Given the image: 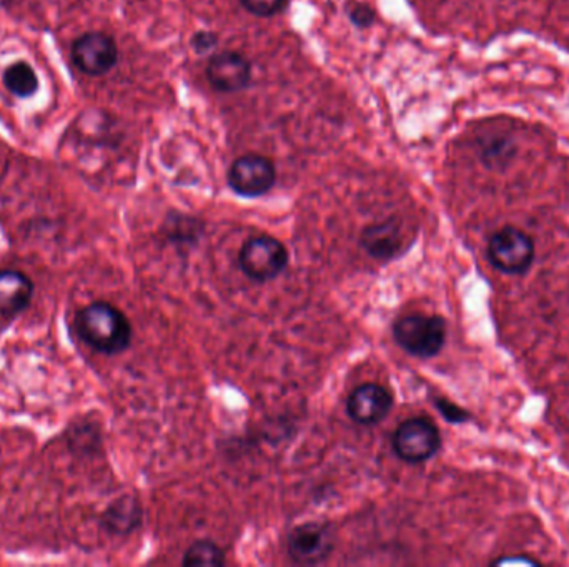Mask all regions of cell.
Segmentation results:
<instances>
[{
  "mask_svg": "<svg viewBox=\"0 0 569 567\" xmlns=\"http://www.w3.org/2000/svg\"><path fill=\"white\" fill-rule=\"evenodd\" d=\"M34 297V284L17 270L0 272V316H15L24 312Z\"/></svg>",
  "mask_w": 569,
  "mask_h": 567,
  "instance_id": "11",
  "label": "cell"
},
{
  "mask_svg": "<svg viewBox=\"0 0 569 567\" xmlns=\"http://www.w3.org/2000/svg\"><path fill=\"white\" fill-rule=\"evenodd\" d=\"M289 265V252L274 237L258 236L250 239L240 252V268L255 281L275 280Z\"/></svg>",
  "mask_w": 569,
  "mask_h": 567,
  "instance_id": "4",
  "label": "cell"
},
{
  "mask_svg": "<svg viewBox=\"0 0 569 567\" xmlns=\"http://www.w3.org/2000/svg\"><path fill=\"white\" fill-rule=\"evenodd\" d=\"M142 508L141 503L132 496H122L113 502L102 515V526L107 531L125 536L141 526Z\"/></svg>",
  "mask_w": 569,
  "mask_h": 567,
  "instance_id": "13",
  "label": "cell"
},
{
  "mask_svg": "<svg viewBox=\"0 0 569 567\" xmlns=\"http://www.w3.org/2000/svg\"><path fill=\"white\" fill-rule=\"evenodd\" d=\"M183 566H223L226 554L211 541H197L186 550Z\"/></svg>",
  "mask_w": 569,
  "mask_h": 567,
  "instance_id": "15",
  "label": "cell"
},
{
  "mask_svg": "<svg viewBox=\"0 0 569 567\" xmlns=\"http://www.w3.org/2000/svg\"><path fill=\"white\" fill-rule=\"evenodd\" d=\"M72 59L82 74L100 77L116 67L119 50L112 37L104 32H87L75 40Z\"/></svg>",
  "mask_w": 569,
  "mask_h": 567,
  "instance_id": "7",
  "label": "cell"
},
{
  "mask_svg": "<svg viewBox=\"0 0 569 567\" xmlns=\"http://www.w3.org/2000/svg\"><path fill=\"white\" fill-rule=\"evenodd\" d=\"M275 165L262 155H243L230 167L229 183L233 192L249 198L265 195L275 185Z\"/></svg>",
  "mask_w": 569,
  "mask_h": 567,
  "instance_id": "8",
  "label": "cell"
},
{
  "mask_svg": "<svg viewBox=\"0 0 569 567\" xmlns=\"http://www.w3.org/2000/svg\"><path fill=\"white\" fill-rule=\"evenodd\" d=\"M373 12L370 11L368 8H363V5H359V8L353 9L352 12V21L355 22L360 27H366V25L372 24L373 22Z\"/></svg>",
  "mask_w": 569,
  "mask_h": 567,
  "instance_id": "19",
  "label": "cell"
},
{
  "mask_svg": "<svg viewBox=\"0 0 569 567\" xmlns=\"http://www.w3.org/2000/svg\"><path fill=\"white\" fill-rule=\"evenodd\" d=\"M335 531L325 522H305L290 532L287 551L293 563L315 566L325 563L334 553Z\"/></svg>",
  "mask_w": 569,
  "mask_h": 567,
  "instance_id": "6",
  "label": "cell"
},
{
  "mask_svg": "<svg viewBox=\"0 0 569 567\" xmlns=\"http://www.w3.org/2000/svg\"><path fill=\"white\" fill-rule=\"evenodd\" d=\"M441 436L426 418H411L395 431L394 449L398 458L411 465L428 461L438 453Z\"/></svg>",
  "mask_w": 569,
  "mask_h": 567,
  "instance_id": "5",
  "label": "cell"
},
{
  "mask_svg": "<svg viewBox=\"0 0 569 567\" xmlns=\"http://www.w3.org/2000/svg\"><path fill=\"white\" fill-rule=\"evenodd\" d=\"M508 563H524V564H531V566H536V560L533 559H526V557H523V559H498L495 560V564H508Z\"/></svg>",
  "mask_w": 569,
  "mask_h": 567,
  "instance_id": "20",
  "label": "cell"
},
{
  "mask_svg": "<svg viewBox=\"0 0 569 567\" xmlns=\"http://www.w3.org/2000/svg\"><path fill=\"white\" fill-rule=\"evenodd\" d=\"M243 8L258 17H270L283 9L284 0H242Z\"/></svg>",
  "mask_w": 569,
  "mask_h": 567,
  "instance_id": "16",
  "label": "cell"
},
{
  "mask_svg": "<svg viewBox=\"0 0 569 567\" xmlns=\"http://www.w3.org/2000/svg\"><path fill=\"white\" fill-rule=\"evenodd\" d=\"M192 44H194L198 52H207V50H210L211 47L217 44V37H215L211 32H202V34H197V36L194 37Z\"/></svg>",
  "mask_w": 569,
  "mask_h": 567,
  "instance_id": "18",
  "label": "cell"
},
{
  "mask_svg": "<svg viewBox=\"0 0 569 567\" xmlns=\"http://www.w3.org/2000/svg\"><path fill=\"white\" fill-rule=\"evenodd\" d=\"M394 398L384 386L366 383L359 386L347 401V411L355 423L373 426L390 414Z\"/></svg>",
  "mask_w": 569,
  "mask_h": 567,
  "instance_id": "9",
  "label": "cell"
},
{
  "mask_svg": "<svg viewBox=\"0 0 569 567\" xmlns=\"http://www.w3.org/2000/svg\"><path fill=\"white\" fill-rule=\"evenodd\" d=\"M488 260L496 270L503 272V274H524L533 265V240L518 228H501L489 239Z\"/></svg>",
  "mask_w": 569,
  "mask_h": 567,
  "instance_id": "3",
  "label": "cell"
},
{
  "mask_svg": "<svg viewBox=\"0 0 569 567\" xmlns=\"http://www.w3.org/2000/svg\"><path fill=\"white\" fill-rule=\"evenodd\" d=\"M435 403L436 408L441 411L443 417L447 418L450 423H463V420L468 418V414L464 413L463 410L455 407V405L448 403L445 399H436Z\"/></svg>",
  "mask_w": 569,
  "mask_h": 567,
  "instance_id": "17",
  "label": "cell"
},
{
  "mask_svg": "<svg viewBox=\"0 0 569 567\" xmlns=\"http://www.w3.org/2000/svg\"><path fill=\"white\" fill-rule=\"evenodd\" d=\"M75 328L82 341L99 353L112 357L131 347V322L110 303L95 302L82 309Z\"/></svg>",
  "mask_w": 569,
  "mask_h": 567,
  "instance_id": "1",
  "label": "cell"
},
{
  "mask_svg": "<svg viewBox=\"0 0 569 567\" xmlns=\"http://www.w3.org/2000/svg\"><path fill=\"white\" fill-rule=\"evenodd\" d=\"M207 77L211 87L232 94L243 91L252 79V65L239 52H220L210 60Z\"/></svg>",
  "mask_w": 569,
  "mask_h": 567,
  "instance_id": "10",
  "label": "cell"
},
{
  "mask_svg": "<svg viewBox=\"0 0 569 567\" xmlns=\"http://www.w3.org/2000/svg\"><path fill=\"white\" fill-rule=\"evenodd\" d=\"M4 85L17 98H28L39 88V79L36 71L24 60L12 63L5 69Z\"/></svg>",
  "mask_w": 569,
  "mask_h": 567,
  "instance_id": "14",
  "label": "cell"
},
{
  "mask_svg": "<svg viewBox=\"0 0 569 567\" xmlns=\"http://www.w3.org/2000/svg\"><path fill=\"white\" fill-rule=\"evenodd\" d=\"M394 337L413 357H436L447 341V323L439 316H403L394 325Z\"/></svg>",
  "mask_w": 569,
  "mask_h": 567,
  "instance_id": "2",
  "label": "cell"
},
{
  "mask_svg": "<svg viewBox=\"0 0 569 567\" xmlns=\"http://www.w3.org/2000/svg\"><path fill=\"white\" fill-rule=\"evenodd\" d=\"M362 246L376 260H390L401 250V231L397 221H384L366 228Z\"/></svg>",
  "mask_w": 569,
  "mask_h": 567,
  "instance_id": "12",
  "label": "cell"
}]
</instances>
